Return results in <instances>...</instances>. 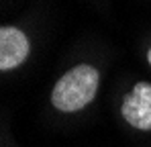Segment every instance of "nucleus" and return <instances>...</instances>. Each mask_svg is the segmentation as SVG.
<instances>
[{"instance_id": "obj_3", "label": "nucleus", "mask_w": 151, "mask_h": 147, "mask_svg": "<svg viewBox=\"0 0 151 147\" xmlns=\"http://www.w3.org/2000/svg\"><path fill=\"white\" fill-rule=\"evenodd\" d=\"M31 51L29 37L17 27H2L0 29V70L8 72L19 68Z\"/></svg>"}, {"instance_id": "obj_1", "label": "nucleus", "mask_w": 151, "mask_h": 147, "mask_svg": "<svg viewBox=\"0 0 151 147\" xmlns=\"http://www.w3.org/2000/svg\"><path fill=\"white\" fill-rule=\"evenodd\" d=\"M100 74L88 63H80L63 74L51 92V104L61 112H78L88 106L98 92Z\"/></svg>"}, {"instance_id": "obj_4", "label": "nucleus", "mask_w": 151, "mask_h": 147, "mask_svg": "<svg viewBox=\"0 0 151 147\" xmlns=\"http://www.w3.org/2000/svg\"><path fill=\"white\" fill-rule=\"evenodd\" d=\"M147 59H149V66H151V49H149V53H147Z\"/></svg>"}, {"instance_id": "obj_2", "label": "nucleus", "mask_w": 151, "mask_h": 147, "mask_svg": "<svg viewBox=\"0 0 151 147\" xmlns=\"http://www.w3.org/2000/svg\"><path fill=\"white\" fill-rule=\"evenodd\" d=\"M125 121L139 129V131H151V84L139 82L135 84L133 92L123 100L121 108Z\"/></svg>"}]
</instances>
